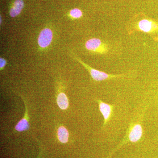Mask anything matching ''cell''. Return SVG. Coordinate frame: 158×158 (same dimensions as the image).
Wrapping results in <instances>:
<instances>
[{"label": "cell", "mask_w": 158, "mask_h": 158, "mask_svg": "<svg viewBox=\"0 0 158 158\" xmlns=\"http://www.w3.org/2000/svg\"><path fill=\"white\" fill-rule=\"evenodd\" d=\"M75 59L88 70L92 79L96 81H102L110 80V79L122 78L127 76V75L126 74L119 75L110 74L101 71L97 70L92 68V67L81 61V59L77 57H75Z\"/></svg>", "instance_id": "6da1fadb"}, {"label": "cell", "mask_w": 158, "mask_h": 158, "mask_svg": "<svg viewBox=\"0 0 158 158\" xmlns=\"http://www.w3.org/2000/svg\"><path fill=\"white\" fill-rule=\"evenodd\" d=\"M88 50L100 54L106 53L109 51V46L99 38H93L88 40L85 43Z\"/></svg>", "instance_id": "7a4b0ae2"}, {"label": "cell", "mask_w": 158, "mask_h": 158, "mask_svg": "<svg viewBox=\"0 0 158 158\" xmlns=\"http://www.w3.org/2000/svg\"><path fill=\"white\" fill-rule=\"evenodd\" d=\"M143 135V129L139 121L132 123L128 131L125 139L122 144L127 142H136L141 139Z\"/></svg>", "instance_id": "3957f363"}, {"label": "cell", "mask_w": 158, "mask_h": 158, "mask_svg": "<svg viewBox=\"0 0 158 158\" xmlns=\"http://www.w3.org/2000/svg\"><path fill=\"white\" fill-rule=\"evenodd\" d=\"M53 38V32L50 29L46 28L43 29L38 37V45L42 48H45L50 45Z\"/></svg>", "instance_id": "277c9868"}, {"label": "cell", "mask_w": 158, "mask_h": 158, "mask_svg": "<svg viewBox=\"0 0 158 158\" xmlns=\"http://www.w3.org/2000/svg\"><path fill=\"white\" fill-rule=\"evenodd\" d=\"M137 27L139 31L146 33H153L158 30L157 24L151 20L148 19L139 21L137 24Z\"/></svg>", "instance_id": "5b68a950"}, {"label": "cell", "mask_w": 158, "mask_h": 158, "mask_svg": "<svg viewBox=\"0 0 158 158\" xmlns=\"http://www.w3.org/2000/svg\"><path fill=\"white\" fill-rule=\"evenodd\" d=\"M99 109L103 116L104 123L102 127L104 128L110 120L111 114L113 112V107L112 105L106 103L101 100L97 99Z\"/></svg>", "instance_id": "8992f818"}, {"label": "cell", "mask_w": 158, "mask_h": 158, "mask_svg": "<svg viewBox=\"0 0 158 158\" xmlns=\"http://www.w3.org/2000/svg\"><path fill=\"white\" fill-rule=\"evenodd\" d=\"M23 100L24 103L25 105V113L24 116L23 118H22L15 126V130L18 132H23L24 131H27L30 128V125L28 122V110L27 108L26 102L24 100Z\"/></svg>", "instance_id": "52a82bcc"}, {"label": "cell", "mask_w": 158, "mask_h": 158, "mask_svg": "<svg viewBox=\"0 0 158 158\" xmlns=\"http://www.w3.org/2000/svg\"><path fill=\"white\" fill-rule=\"evenodd\" d=\"M24 6L23 0H16L9 11L11 17H15L20 14Z\"/></svg>", "instance_id": "ba28073f"}, {"label": "cell", "mask_w": 158, "mask_h": 158, "mask_svg": "<svg viewBox=\"0 0 158 158\" xmlns=\"http://www.w3.org/2000/svg\"><path fill=\"white\" fill-rule=\"evenodd\" d=\"M57 103L61 110H65L68 108L69 105L68 99L65 93L62 92L59 93L57 97Z\"/></svg>", "instance_id": "9c48e42d"}, {"label": "cell", "mask_w": 158, "mask_h": 158, "mask_svg": "<svg viewBox=\"0 0 158 158\" xmlns=\"http://www.w3.org/2000/svg\"><path fill=\"white\" fill-rule=\"evenodd\" d=\"M58 139L61 143H66L68 141L69 133L66 128L63 126L59 127L57 131Z\"/></svg>", "instance_id": "30bf717a"}, {"label": "cell", "mask_w": 158, "mask_h": 158, "mask_svg": "<svg viewBox=\"0 0 158 158\" xmlns=\"http://www.w3.org/2000/svg\"><path fill=\"white\" fill-rule=\"evenodd\" d=\"M70 15L73 18L79 19L82 17L83 15V13L80 9H74L71 10Z\"/></svg>", "instance_id": "8fae6325"}, {"label": "cell", "mask_w": 158, "mask_h": 158, "mask_svg": "<svg viewBox=\"0 0 158 158\" xmlns=\"http://www.w3.org/2000/svg\"><path fill=\"white\" fill-rule=\"evenodd\" d=\"M6 64V59L1 58V59H0V68H1V70L3 69Z\"/></svg>", "instance_id": "7c38bea8"}, {"label": "cell", "mask_w": 158, "mask_h": 158, "mask_svg": "<svg viewBox=\"0 0 158 158\" xmlns=\"http://www.w3.org/2000/svg\"><path fill=\"white\" fill-rule=\"evenodd\" d=\"M2 17H1V24H2Z\"/></svg>", "instance_id": "4fadbf2b"}]
</instances>
